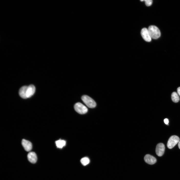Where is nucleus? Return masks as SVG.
Here are the masks:
<instances>
[{
	"mask_svg": "<svg viewBox=\"0 0 180 180\" xmlns=\"http://www.w3.org/2000/svg\"><path fill=\"white\" fill-rule=\"evenodd\" d=\"M36 90L35 86L32 85L24 86L21 88L19 91L20 96L23 99L29 98L34 94Z\"/></svg>",
	"mask_w": 180,
	"mask_h": 180,
	"instance_id": "obj_1",
	"label": "nucleus"
},
{
	"mask_svg": "<svg viewBox=\"0 0 180 180\" xmlns=\"http://www.w3.org/2000/svg\"><path fill=\"white\" fill-rule=\"evenodd\" d=\"M148 30L151 38L157 39L161 36V34L159 29L155 26H150L148 28Z\"/></svg>",
	"mask_w": 180,
	"mask_h": 180,
	"instance_id": "obj_2",
	"label": "nucleus"
},
{
	"mask_svg": "<svg viewBox=\"0 0 180 180\" xmlns=\"http://www.w3.org/2000/svg\"><path fill=\"white\" fill-rule=\"evenodd\" d=\"M81 99L84 103L89 107L93 108L96 106V102L92 99L87 95H83Z\"/></svg>",
	"mask_w": 180,
	"mask_h": 180,
	"instance_id": "obj_3",
	"label": "nucleus"
},
{
	"mask_svg": "<svg viewBox=\"0 0 180 180\" xmlns=\"http://www.w3.org/2000/svg\"><path fill=\"white\" fill-rule=\"evenodd\" d=\"M180 141V138L178 136L173 135L171 136L169 138L167 143V146L168 148L172 149Z\"/></svg>",
	"mask_w": 180,
	"mask_h": 180,
	"instance_id": "obj_4",
	"label": "nucleus"
},
{
	"mask_svg": "<svg viewBox=\"0 0 180 180\" xmlns=\"http://www.w3.org/2000/svg\"><path fill=\"white\" fill-rule=\"evenodd\" d=\"M74 107L75 111L80 114H85L87 113L88 111V109L85 106L79 102L76 104Z\"/></svg>",
	"mask_w": 180,
	"mask_h": 180,
	"instance_id": "obj_5",
	"label": "nucleus"
},
{
	"mask_svg": "<svg viewBox=\"0 0 180 180\" xmlns=\"http://www.w3.org/2000/svg\"><path fill=\"white\" fill-rule=\"evenodd\" d=\"M165 146L162 143L158 144L156 146V154L159 156L161 157L163 155L165 150Z\"/></svg>",
	"mask_w": 180,
	"mask_h": 180,
	"instance_id": "obj_6",
	"label": "nucleus"
},
{
	"mask_svg": "<svg viewBox=\"0 0 180 180\" xmlns=\"http://www.w3.org/2000/svg\"><path fill=\"white\" fill-rule=\"evenodd\" d=\"M141 36L147 42H150L151 41L152 38L149 34L148 29L146 28H143L141 32Z\"/></svg>",
	"mask_w": 180,
	"mask_h": 180,
	"instance_id": "obj_7",
	"label": "nucleus"
},
{
	"mask_svg": "<svg viewBox=\"0 0 180 180\" xmlns=\"http://www.w3.org/2000/svg\"><path fill=\"white\" fill-rule=\"evenodd\" d=\"M144 160L146 163L150 165L154 164L157 162L156 158L149 154H147L145 156Z\"/></svg>",
	"mask_w": 180,
	"mask_h": 180,
	"instance_id": "obj_8",
	"label": "nucleus"
},
{
	"mask_svg": "<svg viewBox=\"0 0 180 180\" xmlns=\"http://www.w3.org/2000/svg\"><path fill=\"white\" fill-rule=\"evenodd\" d=\"M22 145L26 151H30L32 149V144L29 141L24 139L22 140Z\"/></svg>",
	"mask_w": 180,
	"mask_h": 180,
	"instance_id": "obj_9",
	"label": "nucleus"
},
{
	"mask_svg": "<svg viewBox=\"0 0 180 180\" xmlns=\"http://www.w3.org/2000/svg\"><path fill=\"white\" fill-rule=\"evenodd\" d=\"M27 157L28 160L31 163L34 164L37 160V157L36 153L34 152H30L28 155Z\"/></svg>",
	"mask_w": 180,
	"mask_h": 180,
	"instance_id": "obj_10",
	"label": "nucleus"
},
{
	"mask_svg": "<svg viewBox=\"0 0 180 180\" xmlns=\"http://www.w3.org/2000/svg\"><path fill=\"white\" fill-rule=\"evenodd\" d=\"M56 146L58 148H62L66 144V142L64 140L60 139L55 142Z\"/></svg>",
	"mask_w": 180,
	"mask_h": 180,
	"instance_id": "obj_11",
	"label": "nucleus"
},
{
	"mask_svg": "<svg viewBox=\"0 0 180 180\" xmlns=\"http://www.w3.org/2000/svg\"><path fill=\"white\" fill-rule=\"evenodd\" d=\"M171 99L172 101L175 103L178 102L180 100L178 94L175 92H174L172 93Z\"/></svg>",
	"mask_w": 180,
	"mask_h": 180,
	"instance_id": "obj_12",
	"label": "nucleus"
},
{
	"mask_svg": "<svg viewBox=\"0 0 180 180\" xmlns=\"http://www.w3.org/2000/svg\"><path fill=\"white\" fill-rule=\"evenodd\" d=\"M81 162L84 166H85L88 164L90 162L89 159L87 157L82 158L81 160Z\"/></svg>",
	"mask_w": 180,
	"mask_h": 180,
	"instance_id": "obj_13",
	"label": "nucleus"
},
{
	"mask_svg": "<svg viewBox=\"0 0 180 180\" xmlns=\"http://www.w3.org/2000/svg\"><path fill=\"white\" fill-rule=\"evenodd\" d=\"M146 5L147 6H151L153 3L152 0H144Z\"/></svg>",
	"mask_w": 180,
	"mask_h": 180,
	"instance_id": "obj_14",
	"label": "nucleus"
},
{
	"mask_svg": "<svg viewBox=\"0 0 180 180\" xmlns=\"http://www.w3.org/2000/svg\"><path fill=\"white\" fill-rule=\"evenodd\" d=\"M165 123L166 125L168 124L169 122V120L167 119H165L164 120Z\"/></svg>",
	"mask_w": 180,
	"mask_h": 180,
	"instance_id": "obj_15",
	"label": "nucleus"
},
{
	"mask_svg": "<svg viewBox=\"0 0 180 180\" xmlns=\"http://www.w3.org/2000/svg\"><path fill=\"white\" fill-rule=\"evenodd\" d=\"M177 91L178 94L180 96V87H178L177 88Z\"/></svg>",
	"mask_w": 180,
	"mask_h": 180,
	"instance_id": "obj_16",
	"label": "nucleus"
},
{
	"mask_svg": "<svg viewBox=\"0 0 180 180\" xmlns=\"http://www.w3.org/2000/svg\"><path fill=\"white\" fill-rule=\"evenodd\" d=\"M178 146L179 148L180 149V141L178 143Z\"/></svg>",
	"mask_w": 180,
	"mask_h": 180,
	"instance_id": "obj_17",
	"label": "nucleus"
},
{
	"mask_svg": "<svg viewBox=\"0 0 180 180\" xmlns=\"http://www.w3.org/2000/svg\"><path fill=\"white\" fill-rule=\"evenodd\" d=\"M144 1V0H141V1H142H142Z\"/></svg>",
	"mask_w": 180,
	"mask_h": 180,
	"instance_id": "obj_18",
	"label": "nucleus"
}]
</instances>
